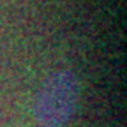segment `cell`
Listing matches in <instances>:
<instances>
[{
    "instance_id": "6da1fadb",
    "label": "cell",
    "mask_w": 127,
    "mask_h": 127,
    "mask_svg": "<svg viewBox=\"0 0 127 127\" xmlns=\"http://www.w3.org/2000/svg\"><path fill=\"white\" fill-rule=\"evenodd\" d=\"M81 85L71 69H60L50 74L39 88L34 115L42 127H64L78 111Z\"/></svg>"
}]
</instances>
